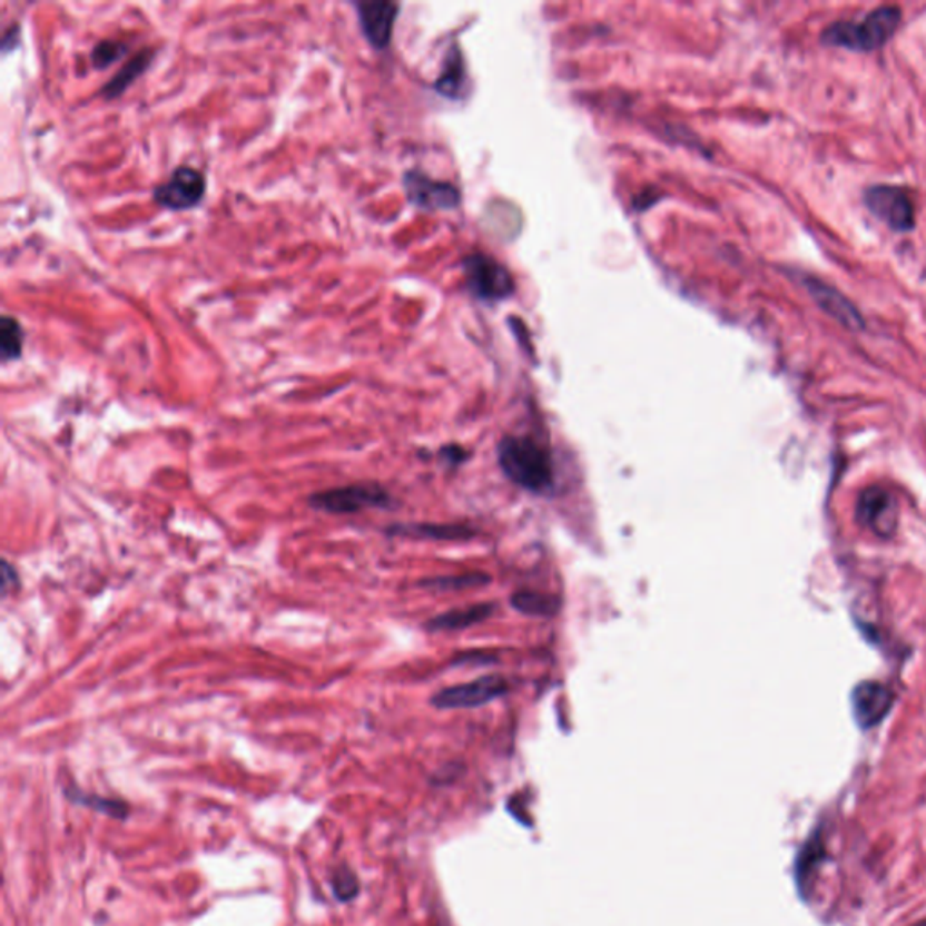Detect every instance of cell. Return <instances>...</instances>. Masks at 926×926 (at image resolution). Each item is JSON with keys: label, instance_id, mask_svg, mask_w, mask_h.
<instances>
[{"label": "cell", "instance_id": "1", "mask_svg": "<svg viewBox=\"0 0 926 926\" xmlns=\"http://www.w3.org/2000/svg\"><path fill=\"white\" fill-rule=\"evenodd\" d=\"M500 465L509 480L526 491L546 492L554 485V467L546 449L526 436H511L500 444Z\"/></svg>", "mask_w": 926, "mask_h": 926}, {"label": "cell", "instance_id": "2", "mask_svg": "<svg viewBox=\"0 0 926 926\" xmlns=\"http://www.w3.org/2000/svg\"><path fill=\"white\" fill-rule=\"evenodd\" d=\"M902 22V11L896 6H885L867 14L861 22H838L825 29L824 40L827 46L853 49V51H873L893 39L897 26Z\"/></svg>", "mask_w": 926, "mask_h": 926}, {"label": "cell", "instance_id": "3", "mask_svg": "<svg viewBox=\"0 0 926 926\" xmlns=\"http://www.w3.org/2000/svg\"><path fill=\"white\" fill-rule=\"evenodd\" d=\"M315 511L329 512V514H352V512L366 511L375 506H390L391 496L386 489L375 483H357L347 487L328 489V491L315 492L308 500Z\"/></svg>", "mask_w": 926, "mask_h": 926}, {"label": "cell", "instance_id": "4", "mask_svg": "<svg viewBox=\"0 0 926 926\" xmlns=\"http://www.w3.org/2000/svg\"><path fill=\"white\" fill-rule=\"evenodd\" d=\"M469 288L482 301H502L514 292V280L492 257L476 254L465 259Z\"/></svg>", "mask_w": 926, "mask_h": 926}, {"label": "cell", "instance_id": "5", "mask_svg": "<svg viewBox=\"0 0 926 926\" xmlns=\"http://www.w3.org/2000/svg\"><path fill=\"white\" fill-rule=\"evenodd\" d=\"M856 520L879 538H890L897 526L896 498L887 489H865L856 505Z\"/></svg>", "mask_w": 926, "mask_h": 926}, {"label": "cell", "instance_id": "6", "mask_svg": "<svg viewBox=\"0 0 926 926\" xmlns=\"http://www.w3.org/2000/svg\"><path fill=\"white\" fill-rule=\"evenodd\" d=\"M207 181L199 170L193 167H178L174 170L169 181L159 185L155 190V199L159 207L169 210H188L198 207L205 196Z\"/></svg>", "mask_w": 926, "mask_h": 926}, {"label": "cell", "instance_id": "7", "mask_svg": "<svg viewBox=\"0 0 926 926\" xmlns=\"http://www.w3.org/2000/svg\"><path fill=\"white\" fill-rule=\"evenodd\" d=\"M865 201H867V207L894 230L908 232L916 225L914 203L903 188H870L865 196Z\"/></svg>", "mask_w": 926, "mask_h": 926}, {"label": "cell", "instance_id": "8", "mask_svg": "<svg viewBox=\"0 0 926 926\" xmlns=\"http://www.w3.org/2000/svg\"><path fill=\"white\" fill-rule=\"evenodd\" d=\"M509 684L502 677H483L467 684L451 686L433 697V706L439 709H465L489 705L491 700L502 697Z\"/></svg>", "mask_w": 926, "mask_h": 926}, {"label": "cell", "instance_id": "9", "mask_svg": "<svg viewBox=\"0 0 926 926\" xmlns=\"http://www.w3.org/2000/svg\"><path fill=\"white\" fill-rule=\"evenodd\" d=\"M894 693L881 682H859L853 691L854 719L859 728L868 729L878 726L888 711L893 709Z\"/></svg>", "mask_w": 926, "mask_h": 926}, {"label": "cell", "instance_id": "10", "mask_svg": "<svg viewBox=\"0 0 926 926\" xmlns=\"http://www.w3.org/2000/svg\"><path fill=\"white\" fill-rule=\"evenodd\" d=\"M404 187L410 201L427 210H449L460 203V193L453 185L434 181L418 173L405 174Z\"/></svg>", "mask_w": 926, "mask_h": 926}, {"label": "cell", "instance_id": "11", "mask_svg": "<svg viewBox=\"0 0 926 926\" xmlns=\"http://www.w3.org/2000/svg\"><path fill=\"white\" fill-rule=\"evenodd\" d=\"M362 33L373 48L384 49L390 43L395 26L398 4L395 2H364L357 4Z\"/></svg>", "mask_w": 926, "mask_h": 926}, {"label": "cell", "instance_id": "12", "mask_svg": "<svg viewBox=\"0 0 926 926\" xmlns=\"http://www.w3.org/2000/svg\"><path fill=\"white\" fill-rule=\"evenodd\" d=\"M806 285L816 303L820 304L827 314L841 321L845 326L859 328L864 324L861 315L856 312L853 304L845 299L844 295L838 294L835 288H830V286L824 285L821 280L812 279V277L806 280Z\"/></svg>", "mask_w": 926, "mask_h": 926}, {"label": "cell", "instance_id": "13", "mask_svg": "<svg viewBox=\"0 0 926 926\" xmlns=\"http://www.w3.org/2000/svg\"><path fill=\"white\" fill-rule=\"evenodd\" d=\"M492 612H494V604H474V607L460 608V610H453V612L434 618L433 621L427 622V628L433 632L463 630V628L474 627L477 622L491 618Z\"/></svg>", "mask_w": 926, "mask_h": 926}, {"label": "cell", "instance_id": "14", "mask_svg": "<svg viewBox=\"0 0 926 926\" xmlns=\"http://www.w3.org/2000/svg\"><path fill=\"white\" fill-rule=\"evenodd\" d=\"M391 534L410 535V538H422V540H469L473 532L467 526L459 525H433V523H407V525L390 526Z\"/></svg>", "mask_w": 926, "mask_h": 926}, {"label": "cell", "instance_id": "15", "mask_svg": "<svg viewBox=\"0 0 926 926\" xmlns=\"http://www.w3.org/2000/svg\"><path fill=\"white\" fill-rule=\"evenodd\" d=\"M66 796H68V800H71L72 804L89 807V809L97 810V812L109 816V818H115V820H126L130 812L129 804L126 800L92 795V792H83L75 786L66 789Z\"/></svg>", "mask_w": 926, "mask_h": 926}, {"label": "cell", "instance_id": "16", "mask_svg": "<svg viewBox=\"0 0 926 926\" xmlns=\"http://www.w3.org/2000/svg\"><path fill=\"white\" fill-rule=\"evenodd\" d=\"M24 346V329L17 318L6 315L0 323V352L2 361H17L22 355Z\"/></svg>", "mask_w": 926, "mask_h": 926}, {"label": "cell", "instance_id": "17", "mask_svg": "<svg viewBox=\"0 0 926 926\" xmlns=\"http://www.w3.org/2000/svg\"><path fill=\"white\" fill-rule=\"evenodd\" d=\"M512 607H516L520 612L526 613V615L550 618V615L558 612L560 603H558V599L545 595V593L520 592L512 595Z\"/></svg>", "mask_w": 926, "mask_h": 926}, {"label": "cell", "instance_id": "18", "mask_svg": "<svg viewBox=\"0 0 926 926\" xmlns=\"http://www.w3.org/2000/svg\"><path fill=\"white\" fill-rule=\"evenodd\" d=\"M824 859V845L820 838H812L807 841L806 847L801 849L798 865H796V879H798V888L804 890L806 885H809L812 874L816 873V867Z\"/></svg>", "mask_w": 926, "mask_h": 926}, {"label": "cell", "instance_id": "19", "mask_svg": "<svg viewBox=\"0 0 926 926\" xmlns=\"http://www.w3.org/2000/svg\"><path fill=\"white\" fill-rule=\"evenodd\" d=\"M150 62L149 53H140L132 58V62L127 63L126 68L121 69L120 75H116L111 82L107 83V98L120 97L121 92L126 91L130 83L135 82L136 78L140 77L141 72L147 69V63Z\"/></svg>", "mask_w": 926, "mask_h": 926}, {"label": "cell", "instance_id": "20", "mask_svg": "<svg viewBox=\"0 0 926 926\" xmlns=\"http://www.w3.org/2000/svg\"><path fill=\"white\" fill-rule=\"evenodd\" d=\"M463 82V63L462 57L459 55V49H453V55L449 57L445 62L444 72L436 82V89L444 92L445 97H459V91L462 89Z\"/></svg>", "mask_w": 926, "mask_h": 926}, {"label": "cell", "instance_id": "21", "mask_svg": "<svg viewBox=\"0 0 926 926\" xmlns=\"http://www.w3.org/2000/svg\"><path fill=\"white\" fill-rule=\"evenodd\" d=\"M489 583L485 574L451 575V578H434L424 581L425 589L431 590H467L476 589Z\"/></svg>", "mask_w": 926, "mask_h": 926}, {"label": "cell", "instance_id": "22", "mask_svg": "<svg viewBox=\"0 0 926 926\" xmlns=\"http://www.w3.org/2000/svg\"><path fill=\"white\" fill-rule=\"evenodd\" d=\"M332 888L333 894L337 897L338 902H352L355 897L358 896L361 893V885H358V878L353 873L352 868L346 867H338L335 873H333L332 878Z\"/></svg>", "mask_w": 926, "mask_h": 926}, {"label": "cell", "instance_id": "23", "mask_svg": "<svg viewBox=\"0 0 926 926\" xmlns=\"http://www.w3.org/2000/svg\"><path fill=\"white\" fill-rule=\"evenodd\" d=\"M127 53V48L120 42H100L92 49L91 60L97 69H106L115 60Z\"/></svg>", "mask_w": 926, "mask_h": 926}, {"label": "cell", "instance_id": "24", "mask_svg": "<svg viewBox=\"0 0 926 926\" xmlns=\"http://www.w3.org/2000/svg\"><path fill=\"white\" fill-rule=\"evenodd\" d=\"M916 926H926V923H919V925Z\"/></svg>", "mask_w": 926, "mask_h": 926}]
</instances>
